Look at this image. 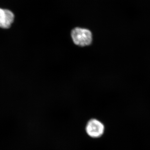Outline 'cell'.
Here are the masks:
<instances>
[{
    "label": "cell",
    "instance_id": "cell-1",
    "mask_svg": "<svg viewBox=\"0 0 150 150\" xmlns=\"http://www.w3.org/2000/svg\"><path fill=\"white\" fill-rule=\"evenodd\" d=\"M105 131L104 123L95 118L89 119L85 126V131L86 135L94 139H97L103 137Z\"/></svg>",
    "mask_w": 150,
    "mask_h": 150
},
{
    "label": "cell",
    "instance_id": "cell-3",
    "mask_svg": "<svg viewBox=\"0 0 150 150\" xmlns=\"http://www.w3.org/2000/svg\"><path fill=\"white\" fill-rule=\"evenodd\" d=\"M14 15L12 12L7 9L0 8V27L8 28L13 23Z\"/></svg>",
    "mask_w": 150,
    "mask_h": 150
},
{
    "label": "cell",
    "instance_id": "cell-2",
    "mask_svg": "<svg viewBox=\"0 0 150 150\" xmlns=\"http://www.w3.org/2000/svg\"><path fill=\"white\" fill-rule=\"evenodd\" d=\"M71 36L74 43L78 46H88L92 43V33L86 28H75L71 30Z\"/></svg>",
    "mask_w": 150,
    "mask_h": 150
}]
</instances>
